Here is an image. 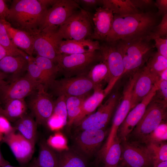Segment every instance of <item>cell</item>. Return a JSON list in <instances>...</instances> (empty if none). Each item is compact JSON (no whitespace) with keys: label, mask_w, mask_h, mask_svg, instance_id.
Segmentation results:
<instances>
[{"label":"cell","mask_w":167,"mask_h":167,"mask_svg":"<svg viewBox=\"0 0 167 167\" xmlns=\"http://www.w3.org/2000/svg\"><path fill=\"white\" fill-rule=\"evenodd\" d=\"M56 0H13L6 20L13 28L24 31L33 36L40 32L49 6H52Z\"/></svg>","instance_id":"obj_1"},{"label":"cell","mask_w":167,"mask_h":167,"mask_svg":"<svg viewBox=\"0 0 167 167\" xmlns=\"http://www.w3.org/2000/svg\"><path fill=\"white\" fill-rule=\"evenodd\" d=\"M111 28L107 42L130 40L148 36L157 24L158 16L152 11L130 15L113 14Z\"/></svg>","instance_id":"obj_2"},{"label":"cell","mask_w":167,"mask_h":167,"mask_svg":"<svg viewBox=\"0 0 167 167\" xmlns=\"http://www.w3.org/2000/svg\"><path fill=\"white\" fill-rule=\"evenodd\" d=\"M148 36L130 40L116 41L122 54L124 74H134L147 62L155 48Z\"/></svg>","instance_id":"obj_3"},{"label":"cell","mask_w":167,"mask_h":167,"mask_svg":"<svg viewBox=\"0 0 167 167\" xmlns=\"http://www.w3.org/2000/svg\"><path fill=\"white\" fill-rule=\"evenodd\" d=\"M166 107L167 103L158 98H153L144 115L127 139L130 137L132 138L130 141L142 143L147 135L160 124L165 122L167 117Z\"/></svg>","instance_id":"obj_4"},{"label":"cell","mask_w":167,"mask_h":167,"mask_svg":"<svg viewBox=\"0 0 167 167\" xmlns=\"http://www.w3.org/2000/svg\"><path fill=\"white\" fill-rule=\"evenodd\" d=\"M101 61L99 50L82 54H61L57 63L59 72L67 78L87 75L94 65Z\"/></svg>","instance_id":"obj_5"},{"label":"cell","mask_w":167,"mask_h":167,"mask_svg":"<svg viewBox=\"0 0 167 167\" xmlns=\"http://www.w3.org/2000/svg\"><path fill=\"white\" fill-rule=\"evenodd\" d=\"M92 16L80 7L58 28L57 33L62 40L89 39L93 31Z\"/></svg>","instance_id":"obj_6"},{"label":"cell","mask_w":167,"mask_h":167,"mask_svg":"<svg viewBox=\"0 0 167 167\" xmlns=\"http://www.w3.org/2000/svg\"><path fill=\"white\" fill-rule=\"evenodd\" d=\"M99 50L102 61L106 64L109 72L107 85L104 89L106 96L111 92L117 81L124 74L125 69L122 55L116 41L105 42L100 45Z\"/></svg>","instance_id":"obj_7"},{"label":"cell","mask_w":167,"mask_h":167,"mask_svg":"<svg viewBox=\"0 0 167 167\" xmlns=\"http://www.w3.org/2000/svg\"><path fill=\"white\" fill-rule=\"evenodd\" d=\"M94 88L93 84L86 75L55 79L48 89L52 96L87 97Z\"/></svg>","instance_id":"obj_8"},{"label":"cell","mask_w":167,"mask_h":167,"mask_svg":"<svg viewBox=\"0 0 167 167\" xmlns=\"http://www.w3.org/2000/svg\"><path fill=\"white\" fill-rule=\"evenodd\" d=\"M121 97L118 91L113 92L104 103L100 105L95 113L89 115L75 126L81 131L105 129L114 113Z\"/></svg>","instance_id":"obj_9"},{"label":"cell","mask_w":167,"mask_h":167,"mask_svg":"<svg viewBox=\"0 0 167 167\" xmlns=\"http://www.w3.org/2000/svg\"><path fill=\"white\" fill-rule=\"evenodd\" d=\"M122 167H152V155L147 146L137 142L126 140L121 142Z\"/></svg>","instance_id":"obj_10"},{"label":"cell","mask_w":167,"mask_h":167,"mask_svg":"<svg viewBox=\"0 0 167 167\" xmlns=\"http://www.w3.org/2000/svg\"><path fill=\"white\" fill-rule=\"evenodd\" d=\"M28 96L27 106L35 117L37 125L47 123L54 109V101L52 96L47 92L43 85L40 84Z\"/></svg>","instance_id":"obj_11"},{"label":"cell","mask_w":167,"mask_h":167,"mask_svg":"<svg viewBox=\"0 0 167 167\" xmlns=\"http://www.w3.org/2000/svg\"><path fill=\"white\" fill-rule=\"evenodd\" d=\"M137 72L132 75L124 89L123 96L114 113L110 130L103 151L106 152L117 136L118 129L128 113L132 109L131 98L134 87L139 75Z\"/></svg>","instance_id":"obj_12"},{"label":"cell","mask_w":167,"mask_h":167,"mask_svg":"<svg viewBox=\"0 0 167 167\" xmlns=\"http://www.w3.org/2000/svg\"><path fill=\"white\" fill-rule=\"evenodd\" d=\"M80 7L75 0H57L47 11L40 32L45 29H58L59 27Z\"/></svg>","instance_id":"obj_13"},{"label":"cell","mask_w":167,"mask_h":167,"mask_svg":"<svg viewBox=\"0 0 167 167\" xmlns=\"http://www.w3.org/2000/svg\"><path fill=\"white\" fill-rule=\"evenodd\" d=\"M58 30L45 29L33 36L34 52L37 56L48 58L57 63L60 55L58 48L62 40Z\"/></svg>","instance_id":"obj_14"},{"label":"cell","mask_w":167,"mask_h":167,"mask_svg":"<svg viewBox=\"0 0 167 167\" xmlns=\"http://www.w3.org/2000/svg\"><path fill=\"white\" fill-rule=\"evenodd\" d=\"M39 84L26 73L10 82H7L0 91V99L5 104L15 99H24L30 95Z\"/></svg>","instance_id":"obj_15"},{"label":"cell","mask_w":167,"mask_h":167,"mask_svg":"<svg viewBox=\"0 0 167 167\" xmlns=\"http://www.w3.org/2000/svg\"><path fill=\"white\" fill-rule=\"evenodd\" d=\"M157 89L155 84L149 93L128 113L118 130L117 136L120 142L126 140L144 115L148 105L155 95Z\"/></svg>","instance_id":"obj_16"},{"label":"cell","mask_w":167,"mask_h":167,"mask_svg":"<svg viewBox=\"0 0 167 167\" xmlns=\"http://www.w3.org/2000/svg\"><path fill=\"white\" fill-rule=\"evenodd\" d=\"M106 134L105 129L81 131L75 139L78 152L86 159L91 157L100 147Z\"/></svg>","instance_id":"obj_17"},{"label":"cell","mask_w":167,"mask_h":167,"mask_svg":"<svg viewBox=\"0 0 167 167\" xmlns=\"http://www.w3.org/2000/svg\"><path fill=\"white\" fill-rule=\"evenodd\" d=\"M15 131L4 135L2 140L9 146L19 164L25 166L32 157L35 146Z\"/></svg>","instance_id":"obj_18"},{"label":"cell","mask_w":167,"mask_h":167,"mask_svg":"<svg viewBox=\"0 0 167 167\" xmlns=\"http://www.w3.org/2000/svg\"><path fill=\"white\" fill-rule=\"evenodd\" d=\"M28 58L22 56L5 57L0 60V74L5 79H8V82L23 76L27 72Z\"/></svg>","instance_id":"obj_19"},{"label":"cell","mask_w":167,"mask_h":167,"mask_svg":"<svg viewBox=\"0 0 167 167\" xmlns=\"http://www.w3.org/2000/svg\"><path fill=\"white\" fill-rule=\"evenodd\" d=\"M159 79L158 76L150 71L146 66L140 70L132 92V109L149 93Z\"/></svg>","instance_id":"obj_20"},{"label":"cell","mask_w":167,"mask_h":167,"mask_svg":"<svg viewBox=\"0 0 167 167\" xmlns=\"http://www.w3.org/2000/svg\"><path fill=\"white\" fill-rule=\"evenodd\" d=\"M93 32L89 39L105 41L112 25L114 19L113 11L100 6L92 16Z\"/></svg>","instance_id":"obj_21"},{"label":"cell","mask_w":167,"mask_h":167,"mask_svg":"<svg viewBox=\"0 0 167 167\" xmlns=\"http://www.w3.org/2000/svg\"><path fill=\"white\" fill-rule=\"evenodd\" d=\"M100 48L98 41L90 39L62 40L59 44L58 52L60 54H82L99 50Z\"/></svg>","instance_id":"obj_22"},{"label":"cell","mask_w":167,"mask_h":167,"mask_svg":"<svg viewBox=\"0 0 167 167\" xmlns=\"http://www.w3.org/2000/svg\"><path fill=\"white\" fill-rule=\"evenodd\" d=\"M2 20L13 44L28 56H33L34 52L33 36L24 31L13 28L6 20Z\"/></svg>","instance_id":"obj_23"},{"label":"cell","mask_w":167,"mask_h":167,"mask_svg":"<svg viewBox=\"0 0 167 167\" xmlns=\"http://www.w3.org/2000/svg\"><path fill=\"white\" fill-rule=\"evenodd\" d=\"M105 97L102 87L94 88L93 93L84 101L81 112L73 125H76L86 117L93 113Z\"/></svg>","instance_id":"obj_24"},{"label":"cell","mask_w":167,"mask_h":167,"mask_svg":"<svg viewBox=\"0 0 167 167\" xmlns=\"http://www.w3.org/2000/svg\"><path fill=\"white\" fill-rule=\"evenodd\" d=\"M37 126L33 117L26 113L15 122L14 127L24 137L35 146L37 139Z\"/></svg>","instance_id":"obj_25"},{"label":"cell","mask_w":167,"mask_h":167,"mask_svg":"<svg viewBox=\"0 0 167 167\" xmlns=\"http://www.w3.org/2000/svg\"><path fill=\"white\" fill-rule=\"evenodd\" d=\"M33 161L40 167H58V154L44 140L39 143V149L37 157Z\"/></svg>","instance_id":"obj_26"},{"label":"cell","mask_w":167,"mask_h":167,"mask_svg":"<svg viewBox=\"0 0 167 167\" xmlns=\"http://www.w3.org/2000/svg\"><path fill=\"white\" fill-rule=\"evenodd\" d=\"M34 59L41 70L44 80V86L47 91L59 73L58 65L48 58L37 55Z\"/></svg>","instance_id":"obj_27"},{"label":"cell","mask_w":167,"mask_h":167,"mask_svg":"<svg viewBox=\"0 0 167 167\" xmlns=\"http://www.w3.org/2000/svg\"><path fill=\"white\" fill-rule=\"evenodd\" d=\"M102 7L111 10L113 14L120 15L141 13L134 5L131 0H102Z\"/></svg>","instance_id":"obj_28"},{"label":"cell","mask_w":167,"mask_h":167,"mask_svg":"<svg viewBox=\"0 0 167 167\" xmlns=\"http://www.w3.org/2000/svg\"><path fill=\"white\" fill-rule=\"evenodd\" d=\"M3 116L9 121L15 122L26 114L28 106L24 99H15L5 103Z\"/></svg>","instance_id":"obj_29"},{"label":"cell","mask_w":167,"mask_h":167,"mask_svg":"<svg viewBox=\"0 0 167 167\" xmlns=\"http://www.w3.org/2000/svg\"><path fill=\"white\" fill-rule=\"evenodd\" d=\"M58 154V167H88L87 159L77 152L64 150Z\"/></svg>","instance_id":"obj_30"},{"label":"cell","mask_w":167,"mask_h":167,"mask_svg":"<svg viewBox=\"0 0 167 167\" xmlns=\"http://www.w3.org/2000/svg\"><path fill=\"white\" fill-rule=\"evenodd\" d=\"M87 98L77 96L65 97L68 116L67 125L68 127L73 125L81 112L83 104Z\"/></svg>","instance_id":"obj_31"},{"label":"cell","mask_w":167,"mask_h":167,"mask_svg":"<svg viewBox=\"0 0 167 167\" xmlns=\"http://www.w3.org/2000/svg\"><path fill=\"white\" fill-rule=\"evenodd\" d=\"M103 155L105 166L114 167L119 165L122 156V148L121 142L117 136Z\"/></svg>","instance_id":"obj_32"},{"label":"cell","mask_w":167,"mask_h":167,"mask_svg":"<svg viewBox=\"0 0 167 167\" xmlns=\"http://www.w3.org/2000/svg\"><path fill=\"white\" fill-rule=\"evenodd\" d=\"M87 76L93 84L94 88L102 87L103 82H107L109 76L106 64L101 61L95 65L89 71Z\"/></svg>","instance_id":"obj_33"},{"label":"cell","mask_w":167,"mask_h":167,"mask_svg":"<svg viewBox=\"0 0 167 167\" xmlns=\"http://www.w3.org/2000/svg\"><path fill=\"white\" fill-rule=\"evenodd\" d=\"M147 63L146 66L149 71L159 77L160 74L167 69V58L157 52L152 54Z\"/></svg>","instance_id":"obj_34"},{"label":"cell","mask_w":167,"mask_h":167,"mask_svg":"<svg viewBox=\"0 0 167 167\" xmlns=\"http://www.w3.org/2000/svg\"><path fill=\"white\" fill-rule=\"evenodd\" d=\"M0 44L14 56H22L27 58L28 55L15 46L10 39L2 20L0 19Z\"/></svg>","instance_id":"obj_35"},{"label":"cell","mask_w":167,"mask_h":167,"mask_svg":"<svg viewBox=\"0 0 167 167\" xmlns=\"http://www.w3.org/2000/svg\"><path fill=\"white\" fill-rule=\"evenodd\" d=\"M145 145L152 155L153 165L167 161V144L166 141L151 143Z\"/></svg>","instance_id":"obj_36"},{"label":"cell","mask_w":167,"mask_h":167,"mask_svg":"<svg viewBox=\"0 0 167 167\" xmlns=\"http://www.w3.org/2000/svg\"><path fill=\"white\" fill-rule=\"evenodd\" d=\"M167 140V124L165 122L151 132L141 143L146 144L151 143L165 142Z\"/></svg>","instance_id":"obj_37"},{"label":"cell","mask_w":167,"mask_h":167,"mask_svg":"<svg viewBox=\"0 0 167 167\" xmlns=\"http://www.w3.org/2000/svg\"><path fill=\"white\" fill-rule=\"evenodd\" d=\"M27 74L33 80L44 86V80L41 70L33 56H28Z\"/></svg>","instance_id":"obj_38"},{"label":"cell","mask_w":167,"mask_h":167,"mask_svg":"<svg viewBox=\"0 0 167 167\" xmlns=\"http://www.w3.org/2000/svg\"><path fill=\"white\" fill-rule=\"evenodd\" d=\"M53 114L58 117L62 121L64 126L67 124L68 116L65 96H58L54 101V106Z\"/></svg>","instance_id":"obj_39"},{"label":"cell","mask_w":167,"mask_h":167,"mask_svg":"<svg viewBox=\"0 0 167 167\" xmlns=\"http://www.w3.org/2000/svg\"><path fill=\"white\" fill-rule=\"evenodd\" d=\"M47 143L51 148L58 150H63L66 146V139L60 133H57L50 136Z\"/></svg>","instance_id":"obj_40"},{"label":"cell","mask_w":167,"mask_h":167,"mask_svg":"<svg viewBox=\"0 0 167 167\" xmlns=\"http://www.w3.org/2000/svg\"><path fill=\"white\" fill-rule=\"evenodd\" d=\"M148 38L150 40H154V44L157 50V52L159 54L167 58V38H162L155 36L152 33L148 36Z\"/></svg>","instance_id":"obj_41"},{"label":"cell","mask_w":167,"mask_h":167,"mask_svg":"<svg viewBox=\"0 0 167 167\" xmlns=\"http://www.w3.org/2000/svg\"><path fill=\"white\" fill-rule=\"evenodd\" d=\"M153 35L161 37L167 35V14L162 16L161 22L154 28L152 32Z\"/></svg>","instance_id":"obj_42"},{"label":"cell","mask_w":167,"mask_h":167,"mask_svg":"<svg viewBox=\"0 0 167 167\" xmlns=\"http://www.w3.org/2000/svg\"><path fill=\"white\" fill-rule=\"evenodd\" d=\"M82 8L88 12V11L96 8L98 6L102 5V0H75Z\"/></svg>","instance_id":"obj_43"},{"label":"cell","mask_w":167,"mask_h":167,"mask_svg":"<svg viewBox=\"0 0 167 167\" xmlns=\"http://www.w3.org/2000/svg\"><path fill=\"white\" fill-rule=\"evenodd\" d=\"M156 92H158L160 96L158 99L167 103V80L159 79L156 83Z\"/></svg>","instance_id":"obj_44"},{"label":"cell","mask_w":167,"mask_h":167,"mask_svg":"<svg viewBox=\"0 0 167 167\" xmlns=\"http://www.w3.org/2000/svg\"><path fill=\"white\" fill-rule=\"evenodd\" d=\"M131 1L135 7L141 13V11L148 10L149 9L155 6V2L152 0H131Z\"/></svg>","instance_id":"obj_45"},{"label":"cell","mask_w":167,"mask_h":167,"mask_svg":"<svg viewBox=\"0 0 167 167\" xmlns=\"http://www.w3.org/2000/svg\"><path fill=\"white\" fill-rule=\"evenodd\" d=\"M16 130L11 125L9 121L5 117L0 116V133L7 134Z\"/></svg>","instance_id":"obj_46"},{"label":"cell","mask_w":167,"mask_h":167,"mask_svg":"<svg viewBox=\"0 0 167 167\" xmlns=\"http://www.w3.org/2000/svg\"><path fill=\"white\" fill-rule=\"evenodd\" d=\"M47 124L52 130H58L64 126L62 121L53 114L48 120Z\"/></svg>","instance_id":"obj_47"},{"label":"cell","mask_w":167,"mask_h":167,"mask_svg":"<svg viewBox=\"0 0 167 167\" xmlns=\"http://www.w3.org/2000/svg\"><path fill=\"white\" fill-rule=\"evenodd\" d=\"M155 5L158 9V11L156 12L158 16L167 14V0H156L155 2Z\"/></svg>","instance_id":"obj_48"},{"label":"cell","mask_w":167,"mask_h":167,"mask_svg":"<svg viewBox=\"0 0 167 167\" xmlns=\"http://www.w3.org/2000/svg\"><path fill=\"white\" fill-rule=\"evenodd\" d=\"M10 13V10L4 0H0V19L6 20Z\"/></svg>","instance_id":"obj_49"},{"label":"cell","mask_w":167,"mask_h":167,"mask_svg":"<svg viewBox=\"0 0 167 167\" xmlns=\"http://www.w3.org/2000/svg\"><path fill=\"white\" fill-rule=\"evenodd\" d=\"M8 55H12L3 46L0 44V60L5 57Z\"/></svg>","instance_id":"obj_50"},{"label":"cell","mask_w":167,"mask_h":167,"mask_svg":"<svg viewBox=\"0 0 167 167\" xmlns=\"http://www.w3.org/2000/svg\"><path fill=\"white\" fill-rule=\"evenodd\" d=\"M10 164L9 161L3 158L0 150V167Z\"/></svg>","instance_id":"obj_51"},{"label":"cell","mask_w":167,"mask_h":167,"mask_svg":"<svg viewBox=\"0 0 167 167\" xmlns=\"http://www.w3.org/2000/svg\"><path fill=\"white\" fill-rule=\"evenodd\" d=\"M167 69L162 71L159 75L160 79L167 80Z\"/></svg>","instance_id":"obj_52"},{"label":"cell","mask_w":167,"mask_h":167,"mask_svg":"<svg viewBox=\"0 0 167 167\" xmlns=\"http://www.w3.org/2000/svg\"><path fill=\"white\" fill-rule=\"evenodd\" d=\"M152 167H167V161L161 162L154 164Z\"/></svg>","instance_id":"obj_53"},{"label":"cell","mask_w":167,"mask_h":167,"mask_svg":"<svg viewBox=\"0 0 167 167\" xmlns=\"http://www.w3.org/2000/svg\"><path fill=\"white\" fill-rule=\"evenodd\" d=\"M4 79H5L0 74V91L2 87L7 83Z\"/></svg>","instance_id":"obj_54"},{"label":"cell","mask_w":167,"mask_h":167,"mask_svg":"<svg viewBox=\"0 0 167 167\" xmlns=\"http://www.w3.org/2000/svg\"><path fill=\"white\" fill-rule=\"evenodd\" d=\"M26 167H40L37 165H36L34 162L32 161L31 162L30 164H29L28 166Z\"/></svg>","instance_id":"obj_55"},{"label":"cell","mask_w":167,"mask_h":167,"mask_svg":"<svg viewBox=\"0 0 167 167\" xmlns=\"http://www.w3.org/2000/svg\"><path fill=\"white\" fill-rule=\"evenodd\" d=\"M0 167H26L25 166H14L12 165H11L10 164L7 165L2 166Z\"/></svg>","instance_id":"obj_56"},{"label":"cell","mask_w":167,"mask_h":167,"mask_svg":"<svg viewBox=\"0 0 167 167\" xmlns=\"http://www.w3.org/2000/svg\"><path fill=\"white\" fill-rule=\"evenodd\" d=\"M0 116H3V109L1 107L0 105Z\"/></svg>","instance_id":"obj_57"},{"label":"cell","mask_w":167,"mask_h":167,"mask_svg":"<svg viewBox=\"0 0 167 167\" xmlns=\"http://www.w3.org/2000/svg\"><path fill=\"white\" fill-rule=\"evenodd\" d=\"M3 137L2 134L0 133V142L2 140Z\"/></svg>","instance_id":"obj_58"},{"label":"cell","mask_w":167,"mask_h":167,"mask_svg":"<svg viewBox=\"0 0 167 167\" xmlns=\"http://www.w3.org/2000/svg\"><path fill=\"white\" fill-rule=\"evenodd\" d=\"M104 167H106V166H105ZM121 167V166H120V165H118V166H116V167Z\"/></svg>","instance_id":"obj_59"}]
</instances>
